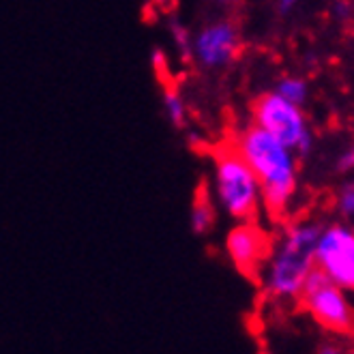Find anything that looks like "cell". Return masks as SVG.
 <instances>
[{"mask_svg":"<svg viewBox=\"0 0 354 354\" xmlns=\"http://www.w3.org/2000/svg\"><path fill=\"white\" fill-rule=\"evenodd\" d=\"M230 142L260 180L262 206L268 215L281 217L297 192V161L292 149L254 122L241 129Z\"/></svg>","mask_w":354,"mask_h":354,"instance_id":"1","label":"cell"},{"mask_svg":"<svg viewBox=\"0 0 354 354\" xmlns=\"http://www.w3.org/2000/svg\"><path fill=\"white\" fill-rule=\"evenodd\" d=\"M320 227L299 223L286 232L279 245L270 247V254L260 270L266 290L279 299H295L301 295L307 275L314 270V249Z\"/></svg>","mask_w":354,"mask_h":354,"instance_id":"2","label":"cell"},{"mask_svg":"<svg viewBox=\"0 0 354 354\" xmlns=\"http://www.w3.org/2000/svg\"><path fill=\"white\" fill-rule=\"evenodd\" d=\"M213 198L225 215L239 221H252L262 208L260 180L232 142L215 151Z\"/></svg>","mask_w":354,"mask_h":354,"instance_id":"3","label":"cell"},{"mask_svg":"<svg viewBox=\"0 0 354 354\" xmlns=\"http://www.w3.org/2000/svg\"><path fill=\"white\" fill-rule=\"evenodd\" d=\"M342 290L344 288L333 283L322 270L314 266L305 279L299 299L311 318L326 330L339 333V335H354V309Z\"/></svg>","mask_w":354,"mask_h":354,"instance_id":"4","label":"cell"},{"mask_svg":"<svg viewBox=\"0 0 354 354\" xmlns=\"http://www.w3.org/2000/svg\"><path fill=\"white\" fill-rule=\"evenodd\" d=\"M252 120L292 151H305L309 144L307 122L297 103L283 99L279 93H268L256 99Z\"/></svg>","mask_w":354,"mask_h":354,"instance_id":"5","label":"cell"},{"mask_svg":"<svg viewBox=\"0 0 354 354\" xmlns=\"http://www.w3.org/2000/svg\"><path fill=\"white\" fill-rule=\"evenodd\" d=\"M314 264L333 283L354 290V230L333 225L320 232L314 249Z\"/></svg>","mask_w":354,"mask_h":354,"instance_id":"6","label":"cell"},{"mask_svg":"<svg viewBox=\"0 0 354 354\" xmlns=\"http://www.w3.org/2000/svg\"><path fill=\"white\" fill-rule=\"evenodd\" d=\"M239 30L234 24L219 19L202 26L192 41V58L204 69H221L239 54Z\"/></svg>","mask_w":354,"mask_h":354,"instance_id":"7","label":"cell"},{"mask_svg":"<svg viewBox=\"0 0 354 354\" xmlns=\"http://www.w3.org/2000/svg\"><path fill=\"white\" fill-rule=\"evenodd\" d=\"M270 243L268 234L260 225L252 221H241L234 225L225 236V252L230 256L232 264L241 270L243 275L256 277L270 254Z\"/></svg>","mask_w":354,"mask_h":354,"instance_id":"8","label":"cell"},{"mask_svg":"<svg viewBox=\"0 0 354 354\" xmlns=\"http://www.w3.org/2000/svg\"><path fill=\"white\" fill-rule=\"evenodd\" d=\"M163 91H161V108L163 114L168 118V122L176 129H183L187 122V106H185V97L180 95V91L176 88V84L172 80L161 82Z\"/></svg>","mask_w":354,"mask_h":354,"instance_id":"9","label":"cell"},{"mask_svg":"<svg viewBox=\"0 0 354 354\" xmlns=\"http://www.w3.org/2000/svg\"><path fill=\"white\" fill-rule=\"evenodd\" d=\"M213 223H215V206L213 200L208 198L206 192H200L198 198L194 200L192 206V213H189V227L194 234H208L213 230Z\"/></svg>","mask_w":354,"mask_h":354,"instance_id":"10","label":"cell"},{"mask_svg":"<svg viewBox=\"0 0 354 354\" xmlns=\"http://www.w3.org/2000/svg\"><path fill=\"white\" fill-rule=\"evenodd\" d=\"M168 32H170V41H172L178 58L189 60L192 58V41H194V35L189 32V28H187L185 22H180L176 15H172L168 19Z\"/></svg>","mask_w":354,"mask_h":354,"instance_id":"11","label":"cell"},{"mask_svg":"<svg viewBox=\"0 0 354 354\" xmlns=\"http://www.w3.org/2000/svg\"><path fill=\"white\" fill-rule=\"evenodd\" d=\"M275 93H279L283 99L301 106V103L305 101V97H307V86H305V82L299 80V77H283L279 82V86H277Z\"/></svg>","mask_w":354,"mask_h":354,"instance_id":"12","label":"cell"},{"mask_svg":"<svg viewBox=\"0 0 354 354\" xmlns=\"http://www.w3.org/2000/svg\"><path fill=\"white\" fill-rule=\"evenodd\" d=\"M151 67L155 71V75L159 77V82H168L170 80V56L168 52H163L161 48H155L151 52Z\"/></svg>","mask_w":354,"mask_h":354,"instance_id":"13","label":"cell"},{"mask_svg":"<svg viewBox=\"0 0 354 354\" xmlns=\"http://www.w3.org/2000/svg\"><path fill=\"white\" fill-rule=\"evenodd\" d=\"M342 208H344V213L354 215V189H350L342 196Z\"/></svg>","mask_w":354,"mask_h":354,"instance_id":"14","label":"cell"},{"mask_svg":"<svg viewBox=\"0 0 354 354\" xmlns=\"http://www.w3.org/2000/svg\"><path fill=\"white\" fill-rule=\"evenodd\" d=\"M176 3H178V0H153V5H155V7H157L159 11H165V13L174 11Z\"/></svg>","mask_w":354,"mask_h":354,"instance_id":"15","label":"cell"},{"mask_svg":"<svg viewBox=\"0 0 354 354\" xmlns=\"http://www.w3.org/2000/svg\"><path fill=\"white\" fill-rule=\"evenodd\" d=\"M299 0H279V11L281 13H288V11H292L297 7Z\"/></svg>","mask_w":354,"mask_h":354,"instance_id":"16","label":"cell"},{"mask_svg":"<svg viewBox=\"0 0 354 354\" xmlns=\"http://www.w3.org/2000/svg\"><path fill=\"white\" fill-rule=\"evenodd\" d=\"M215 3H217V5H232L234 0H215Z\"/></svg>","mask_w":354,"mask_h":354,"instance_id":"17","label":"cell"}]
</instances>
